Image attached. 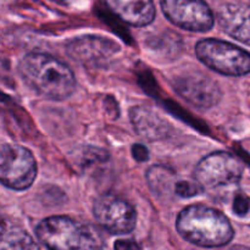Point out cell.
<instances>
[{"instance_id": "ac0fdd59", "label": "cell", "mask_w": 250, "mask_h": 250, "mask_svg": "<svg viewBox=\"0 0 250 250\" xmlns=\"http://www.w3.org/2000/svg\"><path fill=\"white\" fill-rule=\"evenodd\" d=\"M132 154H133V158L137 161L143 163V161L148 160V149L144 146H142V144H134L132 146Z\"/></svg>"}, {"instance_id": "52a82bcc", "label": "cell", "mask_w": 250, "mask_h": 250, "mask_svg": "<svg viewBox=\"0 0 250 250\" xmlns=\"http://www.w3.org/2000/svg\"><path fill=\"white\" fill-rule=\"evenodd\" d=\"M93 215L100 227L111 234H127L137 224V212L126 200L114 194H104L95 200Z\"/></svg>"}, {"instance_id": "5bb4252c", "label": "cell", "mask_w": 250, "mask_h": 250, "mask_svg": "<svg viewBox=\"0 0 250 250\" xmlns=\"http://www.w3.org/2000/svg\"><path fill=\"white\" fill-rule=\"evenodd\" d=\"M0 250H39V246L21 226L4 221Z\"/></svg>"}, {"instance_id": "8992f818", "label": "cell", "mask_w": 250, "mask_h": 250, "mask_svg": "<svg viewBox=\"0 0 250 250\" xmlns=\"http://www.w3.org/2000/svg\"><path fill=\"white\" fill-rule=\"evenodd\" d=\"M243 175V166L237 158L225 151H216L198 163L194 178L203 189H217L236 185Z\"/></svg>"}, {"instance_id": "277c9868", "label": "cell", "mask_w": 250, "mask_h": 250, "mask_svg": "<svg viewBox=\"0 0 250 250\" xmlns=\"http://www.w3.org/2000/svg\"><path fill=\"white\" fill-rule=\"evenodd\" d=\"M198 59L211 70L225 76L250 73V54L239 46L219 39H203L195 45Z\"/></svg>"}, {"instance_id": "4fadbf2b", "label": "cell", "mask_w": 250, "mask_h": 250, "mask_svg": "<svg viewBox=\"0 0 250 250\" xmlns=\"http://www.w3.org/2000/svg\"><path fill=\"white\" fill-rule=\"evenodd\" d=\"M131 120L137 133L148 141L163 139L167 137L170 132L167 122L148 107H133L131 110Z\"/></svg>"}, {"instance_id": "8fae6325", "label": "cell", "mask_w": 250, "mask_h": 250, "mask_svg": "<svg viewBox=\"0 0 250 250\" xmlns=\"http://www.w3.org/2000/svg\"><path fill=\"white\" fill-rule=\"evenodd\" d=\"M104 2L112 14L131 26H148L155 19L153 0H104Z\"/></svg>"}, {"instance_id": "9c48e42d", "label": "cell", "mask_w": 250, "mask_h": 250, "mask_svg": "<svg viewBox=\"0 0 250 250\" xmlns=\"http://www.w3.org/2000/svg\"><path fill=\"white\" fill-rule=\"evenodd\" d=\"M175 90L186 102L200 109L214 107L222 95L217 82L202 72L186 73L176 78Z\"/></svg>"}, {"instance_id": "3957f363", "label": "cell", "mask_w": 250, "mask_h": 250, "mask_svg": "<svg viewBox=\"0 0 250 250\" xmlns=\"http://www.w3.org/2000/svg\"><path fill=\"white\" fill-rule=\"evenodd\" d=\"M37 238L49 250H103L104 241L93 226L68 216H50L38 224Z\"/></svg>"}, {"instance_id": "6da1fadb", "label": "cell", "mask_w": 250, "mask_h": 250, "mask_svg": "<svg viewBox=\"0 0 250 250\" xmlns=\"http://www.w3.org/2000/svg\"><path fill=\"white\" fill-rule=\"evenodd\" d=\"M19 73L24 84L39 97L65 100L76 90L72 70L59 59L44 53H29L19 62Z\"/></svg>"}, {"instance_id": "5b68a950", "label": "cell", "mask_w": 250, "mask_h": 250, "mask_svg": "<svg viewBox=\"0 0 250 250\" xmlns=\"http://www.w3.org/2000/svg\"><path fill=\"white\" fill-rule=\"evenodd\" d=\"M37 177V163L31 151L17 144H4L0 151V180L5 187L24 190Z\"/></svg>"}, {"instance_id": "d6986e66", "label": "cell", "mask_w": 250, "mask_h": 250, "mask_svg": "<svg viewBox=\"0 0 250 250\" xmlns=\"http://www.w3.org/2000/svg\"><path fill=\"white\" fill-rule=\"evenodd\" d=\"M114 248L115 250H141V246L132 239H127V241H116Z\"/></svg>"}, {"instance_id": "7a4b0ae2", "label": "cell", "mask_w": 250, "mask_h": 250, "mask_svg": "<svg viewBox=\"0 0 250 250\" xmlns=\"http://www.w3.org/2000/svg\"><path fill=\"white\" fill-rule=\"evenodd\" d=\"M176 229L186 241L203 248L224 247L234 236L233 227L226 215L202 204L183 209L177 217Z\"/></svg>"}, {"instance_id": "7c38bea8", "label": "cell", "mask_w": 250, "mask_h": 250, "mask_svg": "<svg viewBox=\"0 0 250 250\" xmlns=\"http://www.w3.org/2000/svg\"><path fill=\"white\" fill-rule=\"evenodd\" d=\"M117 50H119V45H116L114 42L102 38V37L90 36L76 39L67 49L73 59L85 63L106 60Z\"/></svg>"}, {"instance_id": "e0dca14e", "label": "cell", "mask_w": 250, "mask_h": 250, "mask_svg": "<svg viewBox=\"0 0 250 250\" xmlns=\"http://www.w3.org/2000/svg\"><path fill=\"white\" fill-rule=\"evenodd\" d=\"M233 211L238 216H246L250 211V199L246 194H238L234 198Z\"/></svg>"}, {"instance_id": "ba28073f", "label": "cell", "mask_w": 250, "mask_h": 250, "mask_svg": "<svg viewBox=\"0 0 250 250\" xmlns=\"http://www.w3.org/2000/svg\"><path fill=\"white\" fill-rule=\"evenodd\" d=\"M168 21L190 32H208L214 26V15L204 0H160Z\"/></svg>"}, {"instance_id": "9a60e30c", "label": "cell", "mask_w": 250, "mask_h": 250, "mask_svg": "<svg viewBox=\"0 0 250 250\" xmlns=\"http://www.w3.org/2000/svg\"><path fill=\"white\" fill-rule=\"evenodd\" d=\"M173 177L175 173L172 170L160 165L153 166L146 172V181L156 194H165L172 187L175 188L176 183H173Z\"/></svg>"}, {"instance_id": "2e32d148", "label": "cell", "mask_w": 250, "mask_h": 250, "mask_svg": "<svg viewBox=\"0 0 250 250\" xmlns=\"http://www.w3.org/2000/svg\"><path fill=\"white\" fill-rule=\"evenodd\" d=\"M202 186L198 185L197 182H186V181H181L177 182L175 186V193L182 198H192L194 195H198L199 193L203 192Z\"/></svg>"}, {"instance_id": "30bf717a", "label": "cell", "mask_w": 250, "mask_h": 250, "mask_svg": "<svg viewBox=\"0 0 250 250\" xmlns=\"http://www.w3.org/2000/svg\"><path fill=\"white\" fill-rule=\"evenodd\" d=\"M217 21L229 36L250 45V6L241 2L222 5L217 11Z\"/></svg>"}]
</instances>
